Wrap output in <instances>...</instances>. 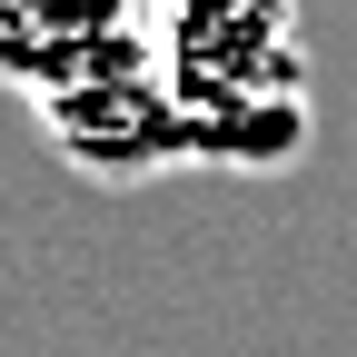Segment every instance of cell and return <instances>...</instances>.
I'll return each mask as SVG.
<instances>
[{
  "label": "cell",
  "mask_w": 357,
  "mask_h": 357,
  "mask_svg": "<svg viewBox=\"0 0 357 357\" xmlns=\"http://www.w3.org/2000/svg\"><path fill=\"white\" fill-rule=\"evenodd\" d=\"M40 129H50V149L79 178H109V189H139V178H159V169H199L189 159V129H178V100H169V79H159V40H149L139 60H119L109 79L50 100Z\"/></svg>",
  "instance_id": "2"
},
{
  "label": "cell",
  "mask_w": 357,
  "mask_h": 357,
  "mask_svg": "<svg viewBox=\"0 0 357 357\" xmlns=\"http://www.w3.org/2000/svg\"><path fill=\"white\" fill-rule=\"evenodd\" d=\"M159 20L139 10H70V0H0V89H20L30 109L70 100V89L109 79L119 60H139Z\"/></svg>",
  "instance_id": "3"
},
{
  "label": "cell",
  "mask_w": 357,
  "mask_h": 357,
  "mask_svg": "<svg viewBox=\"0 0 357 357\" xmlns=\"http://www.w3.org/2000/svg\"><path fill=\"white\" fill-rule=\"evenodd\" d=\"M159 79L178 100L199 169H298L318 139V89H307L298 20L278 0L238 10H169L159 20Z\"/></svg>",
  "instance_id": "1"
}]
</instances>
